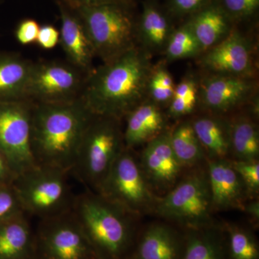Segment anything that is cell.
Returning <instances> with one entry per match:
<instances>
[{"label": "cell", "mask_w": 259, "mask_h": 259, "mask_svg": "<svg viewBox=\"0 0 259 259\" xmlns=\"http://www.w3.org/2000/svg\"><path fill=\"white\" fill-rule=\"evenodd\" d=\"M97 194L138 218L153 214L158 199L148 185L139 157L127 148L115 160Z\"/></svg>", "instance_id": "obj_8"}, {"label": "cell", "mask_w": 259, "mask_h": 259, "mask_svg": "<svg viewBox=\"0 0 259 259\" xmlns=\"http://www.w3.org/2000/svg\"><path fill=\"white\" fill-rule=\"evenodd\" d=\"M169 140L175 156L186 170L205 164V153L190 119L180 120L169 129Z\"/></svg>", "instance_id": "obj_25"}, {"label": "cell", "mask_w": 259, "mask_h": 259, "mask_svg": "<svg viewBox=\"0 0 259 259\" xmlns=\"http://www.w3.org/2000/svg\"><path fill=\"white\" fill-rule=\"evenodd\" d=\"M11 176L15 178L14 174L12 171L11 168L8 165V162L0 151V180H4L5 177Z\"/></svg>", "instance_id": "obj_39"}, {"label": "cell", "mask_w": 259, "mask_h": 259, "mask_svg": "<svg viewBox=\"0 0 259 259\" xmlns=\"http://www.w3.org/2000/svg\"><path fill=\"white\" fill-rule=\"evenodd\" d=\"M228 259H259L256 237L248 228L234 224L223 225Z\"/></svg>", "instance_id": "obj_28"}, {"label": "cell", "mask_w": 259, "mask_h": 259, "mask_svg": "<svg viewBox=\"0 0 259 259\" xmlns=\"http://www.w3.org/2000/svg\"><path fill=\"white\" fill-rule=\"evenodd\" d=\"M70 7L82 21L95 55L104 63L137 47V20L131 7L114 4Z\"/></svg>", "instance_id": "obj_6"}, {"label": "cell", "mask_w": 259, "mask_h": 259, "mask_svg": "<svg viewBox=\"0 0 259 259\" xmlns=\"http://www.w3.org/2000/svg\"><path fill=\"white\" fill-rule=\"evenodd\" d=\"M58 7L60 13L61 47L72 66L90 74L96 55L82 21L71 7L61 0L58 1Z\"/></svg>", "instance_id": "obj_17"}, {"label": "cell", "mask_w": 259, "mask_h": 259, "mask_svg": "<svg viewBox=\"0 0 259 259\" xmlns=\"http://www.w3.org/2000/svg\"><path fill=\"white\" fill-rule=\"evenodd\" d=\"M40 25L33 19H24L17 27L15 35L22 45L26 46L36 42Z\"/></svg>", "instance_id": "obj_35"}, {"label": "cell", "mask_w": 259, "mask_h": 259, "mask_svg": "<svg viewBox=\"0 0 259 259\" xmlns=\"http://www.w3.org/2000/svg\"><path fill=\"white\" fill-rule=\"evenodd\" d=\"M235 24L249 20L256 14L259 0H215Z\"/></svg>", "instance_id": "obj_31"}, {"label": "cell", "mask_w": 259, "mask_h": 259, "mask_svg": "<svg viewBox=\"0 0 259 259\" xmlns=\"http://www.w3.org/2000/svg\"><path fill=\"white\" fill-rule=\"evenodd\" d=\"M185 230L166 221L151 223L140 230L127 259H182Z\"/></svg>", "instance_id": "obj_15"}, {"label": "cell", "mask_w": 259, "mask_h": 259, "mask_svg": "<svg viewBox=\"0 0 259 259\" xmlns=\"http://www.w3.org/2000/svg\"><path fill=\"white\" fill-rule=\"evenodd\" d=\"M139 160L148 185L158 197L173 188L187 171L172 149L169 129L144 145Z\"/></svg>", "instance_id": "obj_14"}, {"label": "cell", "mask_w": 259, "mask_h": 259, "mask_svg": "<svg viewBox=\"0 0 259 259\" xmlns=\"http://www.w3.org/2000/svg\"><path fill=\"white\" fill-rule=\"evenodd\" d=\"M70 6H79V5H96L114 4L125 5L132 8L136 0H61Z\"/></svg>", "instance_id": "obj_37"}, {"label": "cell", "mask_w": 259, "mask_h": 259, "mask_svg": "<svg viewBox=\"0 0 259 259\" xmlns=\"http://www.w3.org/2000/svg\"><path fill=\"white\" fill-rule=\"evenodd\" d=\"M32 66L18 56L0 58V101L25 100Z\"/></svg>", "instance_id": "obj_26"}, {"label": "cell", "mask_w": 259, "mask_h": 259, "mask_svg": "<svg viewBox=\"0 0 259 259\" xmlns=\"http://www.w3.org/2000/svg\"><path fill=\"white\" fill-rule=\"evenodd\" d=\"M199 79L195 74H188L177 83L167 107L168 117L180 120L195 111L199 107Z\"/></svg>", "instance_id": "obj_27"}, {"label": "cell", "mask_w": 259, "mask_h": 259, "mask_svg": "<svg viewBox=\"0 0 259 259\" xmlns=\"http://www.w3.org/2000/svg\"><path fill=\"white\" fill-rule=\"evenodd\" d=\"M176 84L163 64L153 66L148 81V99L163 108L171 102Z\"/></svg>", "instance_id": "obj_30"}, {"label": "cell", "mask_w": 259, "mask_h": 259, "mask_svg": "<svg viewBox=\"0 0 259 259\" xmlns=\"http://www.w3.org/2000/svg\"><path fill=\"white\" fill-rule=\"evenodd\" d=\"M232 163L246 187L250 197L251 198L256 197L259 192L258 160L249 161L232 160Z\"/></svg>", "instance_id": "obj_33"}, {"label": "cell", "mask_w": 259, "mask_h": 259, "mask_svg": "<svg viewBox=\"0 0 259 259\" xmlns=\"http://www.w3.org/2000/svg\"><path fill=\"white\" fill-rule=\"evenodd\" d=\"M28 215L0 223V259H31L33 236Z\"/></svg>", "instance_id": "obj_22"}, {"label": "cell", "mask_w": 259, "mask_h": 259, "mask_svg": "<svg viewBox=\"0 0 259 259\" xmlns=\"http://www.w3.org/2000/svg\"><path fill=\"white\" fill-rule=\"evenodd\" d=\"M171 17L154 0L143 3L142 12L137 20L139 47L151 56L163 53L174 28Z\"/></svg>", "instance_id": "obj_19"}, {"label": "cell", "mask_w": 259, "mask_h": 259, "mask_svg": "<svg viewBox=\"0 0 259 259\" xmlns=\"http://www.w3.org/2000/svg\"><path fill=\"white\" fill-rule=\"evenodd\" d=\"M60 39V33L54 25H47L40 26L38 34L36 39L37 44L42 49H52L55 48L59 42Z\"/></svg>", "instance_id": "obj_36"}, {"label": "cell", "mask_w": 259, "mask_h": 259, "mask_svg": "<svg viewBox=\"0 0 259 259\" xmlns=\"http://www.w3.org/2000/svg\"><path fill=\"white\" fill-rule=\"evenodd\" d=\"M124 118V144L127 149L144 146L168 129L166 113L148 99L133 109Z\"/></svg>", "instance_id": "obj_18"}, {"label": "cell", "mask_w": 259, "mask_h": 259, "mask_svg": "<svg viewBox=\"0 0 259 259\" xmlns=\"http://www.w3.org/2000/svg\"><path fill=\"white\" fill-rule=\"evenodd\" d=\"M37 247L44 259H98L73 211L39 220Z\"/></svg>", "instance_id": "obj_10"}, {"label": "cell", "mask_w": 259, "mask_h": 259, "mask_svg": "<svg viewBox=\"0 0 259 259\" xmlns=\"http://www.w3.org/2000/svg\"><path fill=\"white\" fill-rule=\"evenodd\" d=\"M228 117L231 126V160H258L259 131L254 118L244 113Z\"/></svg>", "instance_id": "obj_24"}, {"label": "cell", "mask_w": 259, "mask_h": 259, "mask_svg": "<svg viewBox=\"0 0 259 259\" xmlns=\"http://www.w3.org/2000/svg\"><path fill=\"white\" fill-rule=\"evenodd\" d=\"M69 172L36 166L15 177L13 184L24 212L39 220L72 211L75 198Z\"/></svg>", "instance_id": "obj_7"}, {"label": "cell", "mask_w": 259, "mask_h": 259, "mask_svg": "<svg viewBox=\"0 0 259 259\" xmlns=\"http://www.w3.org/2000/svg\"><path fill=\"white\" fill-rule=\"evenodd\" d=\"M214 212L243 209L251 198L241 177L233 166L231 159L207 160L206 161Z\"/></svg>", "instance_id": "obj_16"}, {"label": "cell", "mask_w": 259, "mask_h": 259, "mask_svg": "<svg viewBox=\"0 0 259 259\" xmlns=\"http://www.w3.org/2000/svg\"><path fill=\"white\" fill-rule=\"evenodd\" d=\"M98 259H127L139 230L138 218L87 191L76 196L72 209Z\"/></svg>", "instance_id": "obj_3"}, {"label": "cell", "mask_w": 259, "mask_h": 259, "mask_svg": "<svg viewBox=\"0 0 259 259\" xmlns=\"http://www.w3.org/2000/svg\"><path fill=\"white\" fill-rule=\"evenodd\" d=\"M24 212L13 184L0 187V223L13 219Z\"/></svg>", "instance_id": "obj_32"}, {"label": "cell", "mask_w": 259, "mask_h": 259, "mask_svg": "<svg viewBox=\"0 0 259 259\" xmlns=\"http://www.w3.org/2000/svg\"><path fill=\"white\" fill-rule=\"evenodd\" d=\"M199 79V105L204 112L228 117L247 105H255V77L207 74Z\"/></svg>", "instance_id": "obj_11"}, {"label": "cell", "mask_w": 259, "mask_h": 259, "mask_svg": "<svg viewBox=\"0 0 259 259\" xmlns=\"http://www.w3.org/2000/svg\"><path fill=\"white\" fill-rule=\"evenodd\" d=\"M152 56L139 46L89 74L79 98L93 115L122 120L148 99Z\"/></svg>", "instance_id": "obj_1"}, {"label": "cell", "mask_w": 259, "mask_h": 259, "mask_svg": "<svg viewBox=\"0 0 259 259\" xmlns=\"http://www.w3.org/2000/svg\"><path fill=\"white\" fill-rule=\"evenodd\" d=\"M187 21L203 52L222 41L235 28V23L215 0L191 15Z\"/></svg>", "instance_id": "obj_21"}, {"label": "cell", "mask_w": 259, "mask_h": 259, "mask_svg": "<svg viewBox=\"0 0 259 259\" xmlns=\"http://www.w3.org/2000/svg\"><path fill=\"white\" fill-rule=\"evenodd\" d=\"M202 53V48L187 21L174 29L163 51L168 61L198 58Z\"/></svg>", "instance_id": "obj_29"}, {"label": "cell", "mask_w": 259, "mask_h": 259, "mask_svg": "<svg viewBox=\"0 0 259 259\" xmlns=\"http://www.w3.org/2000/svg\"><path fill=\"white\" fill-rule=\"evenodd\" d=\"M207 74L255 77L256 64L253 42L235 27L229 35L198 57Z\"/></svg>", "instance_id": "obj_13"}, {"label": "cell", "mask_w": 259, "mask_h": 259, "mask_svg": "<svg viewBox=\"0 0 259 259\" xmlns=\"http://www.w3.org/2000/svg\"><path fill=\"white\" fill-rule=\"evenodd\" d=\"M92 115L80 100L32 106V149L37 166L71 173Z\"/></svg>", "instance_id": "obj_2"}, {"label": "cell", "mask_w": 259, "mask_h": 259, "mask_svg": "<svg viewBox=\"0 0 259 259\" xmlns=\"http://www.w3.org/2000/svg\"><path fill=\"white\" fill-rule=\"evenodd\" d=\"M190 120L207 161L231 159L229 117L204 112Z\"/></svg>", "instance_id": "obj_20"}, {"label": "cell", "mask_w": 259, "mask_h": 259, "mask_svg": "<svg viewBox=\"0 0 259 259\" xmlns=\"http://www.w3.org/2000/svg\"><path fill=\"white\" fill-rule=\"evenodd\" d=\"M125 148L121 120L92 115L71 173L86 187L87 191L97 193Z\"/></svg>", "instance_id": "obj_4"}, {"label": "cell", "mask_w": 259, "mask_h": 259, "mask_svg": "<svg viewBox=\"0 0 259 259\" xmlns=\"http://www.w3.org/2000/svg\"><path fill=\"white\" fill-rule=\"evenodd\" d=\"M182 259H228L226 238L221 225L185 230Z\"/></svg>", "instance_id": "obj_23"}, {"label": "cell", "mask_w": 259, "mask_h": 259, "mask_svg": "<svg viewBox=\"0 0 259 259\" xmlns=\"http://www.w3.org/2000/svg\"><path fill=\"white\" fill-rule=\"evenodd\" d=\"M83 83L79 70L61 63L32 64L25 97L37 103H69L75 98Z\"/></svg>", "instance_id": "obj_12"}, {"label": "cell", "mask_w": 259, "mask_h": 259, "mask_svg": "<svg viewBox=\"0 0 259 259\" xmlns=\"http://www.w3.org/2000/svg\"><path fill=\"white\" fill-rule=\"evenodd\" d=\"M242 211H243L253 223L255 228L258 226L259 221V201L256 197L250 198L245 202Z\"/></svg>", "instance_id": "obj_38"}, {"label": "cell", "mask_w": 259, "mask_h": 259, "mask_svg": "<svg viewBox=\"0 0 259 259\" xmlns=\"http://www.w3.org/2000/svg\"><path fill=\"white\" fill-rule=\"evenodd\" d=\"M32 112L25 100L0 101V151L15 177L37 166L32 149Z\"/></svg>", "instance_id": "obj_9"}, {"label": "cell", "mask_w": 259, "mask_h": 259, "mask_svg": "<svg viewBox=\"0 0 259 259\" xmlns=\"http://www.w3.org/2000/svg\"><path fill=\"white\" fill-rule=\"evenodd\" d=\"M212 0H167L166 11L171 17H190Z\"/></svg>", "instance_id": "obj_34"}, {"label": "cell", "mask_w": 259, "mask_h": 259, "mask_svg": "<svg viewBox=\"0 0 259 259\" xmlns=\"http://www.w3.org/2000/svg\"><path fill=\"white\" fill-rule=\"evenodd\" d=\"M214 212L205 163L187 170L173 188L158 197L153 214L189 230L218 225Z\"/></svg>", "instance_id": "obj_5"}]
</instances>
